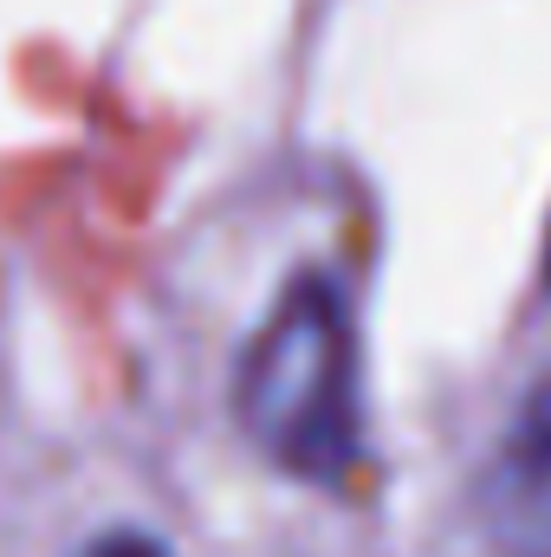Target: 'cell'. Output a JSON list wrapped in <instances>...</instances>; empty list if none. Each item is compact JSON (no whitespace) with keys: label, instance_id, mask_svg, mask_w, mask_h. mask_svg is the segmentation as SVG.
I'll use <instances>...</instances> for the list:
<instances>
[{"label":"cell","instance_id":"obj_2","mask_svg":"<svg viewBox=\"0 0 551 557\" xmlns=\"http://www.w3.org/2000/svg\"><path fill=\"white\" fill-rule=\"evenodd\" d=\"M474 519L493 557H551V376H539L500 428L474 480Z\"/></svg>","mask_w":551,"mask_h":557},{"label":"cell","instance_id":"obj_4","mask_svg":"<svg viewBox=\"0 0 551 557\" xmlns=\"http://www.w3.org/2000/svg\"><path fill=\"white\" fill-rule=\"evenodd\" d=\"M546 278H551V227H546Z\"/></svg>","mask_w":551,"mask_h":557},{"label":"cell","instance_id":"obj_1","mask_svg":"<svg viewBox=\"0 0 551 557\" xmlns=\"http://www.w3.org/2000/svg\"><path fill=\"white\" fill-rule=\"evenodd\" d=\"M247 441L292 480L357 467V318L331 273H292L234 376Z\"/></svg>","mask_w":551,"mask_h":557},{"label":"cell","instance_id":"obj_3","mask_svg":"<svg viewBox=\"0 0 551 557\" xmlns=\"http://www.w3.org/2000/svg\"><path fill=\"white\" fill-rule=\"evenodd\" d=\"M85 557H169V552H162L149 532H111V539H98Z\"/></svg>","mask_w":551,"mask_h":557}]
</instances>
